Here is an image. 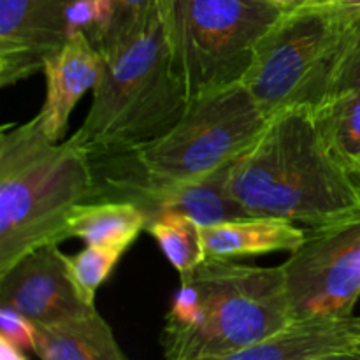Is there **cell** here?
Returning a JSON list of instances; mask_svg holds the SVG:
<instances>
[{
    "label": "cell",
    "mask_w": 360,
    "mask_h": 360,
    "mask_svg": "<svg viewBox=\"0 0 360 360\" xmlns=\"http://www.w3.org/2000/svg\"><path fill=\"white\" fill-rule=\"evenodd\" d=\"M229 192L248 214L309 229L360 213V183L323 134L315 105L271 116L229 169Z\"/></svg>",
    "instance_id": "1"
},
{
    "label": "cell",
    "mask_w": 360,
    "mask_h": 360,
    "mask_svg": "<svg viewBox=\"0 0 360 360\" xmlns=\"http://www.w3.org/2000/svg\"><path fill=\"white\" fill-rule=\"evenodd\" d=\"M94 162L72 139L51 141L37 115L0 132V274L69 239L67 220L97 199Z\"/></svg>",
    "instance_id": "2"
},
{
    "label": "cell",
    "mask_w": 360,
    "mask_h": 360,
    "mask_svg": "<svg viewBox=\"0 0 360 360\" xmlns=\"http://www.w3.org/2000/svg\"><path fill=\"white\" fill-rule=\"evenodd\" d=\"M102 58L86 118L70 136L94 164L136 155L164 136L188 105L172 69L160 7L139 37Z\"/></svg>",
    "instance_id": "3"
},
{
    "label": "cell",
    "mask_w": 360,
    "mask_h": 360,
    "mask_svg": "<svg viewBox=\"0 0 360 360\" xmlns=\"http://www.w3.org/2000/svg\"><path fill=\"white\" fill-rule=\"evenodd\" d=\"M186 280L199 295L197 316L186 329L162 330V352L169 360H234L294 319L281 266L206 257Z\"/></svg>",
    "instance_id": "4"
},
{
    "label": "cell",
    "mask_w": 360,
    "mask_h": 360,
    "mask_svg": "<svg viewBox=\"0 0 360 360\" xmlns=\"http://www.w3.org/2000/svg\"><path fill=\"white\" fill-rule=\"evenodd\" d=\"M283 13L260 0H160L172 69L188 101L243 81Z\"/></svg>",
    "instance_id": "5"
},
{
    "label": "cell",
    "mask_w": 360,
    "mask_h": 360,
    "mask_svg": "<svg viewBox=\"0 0 360 360\" xmlns=\"http://www.w3.org/2000/svg\"><path fill=\"white\" fill-rule=\"evenodd\" d=\"M267 122L246 84L238 81L190 98L164 136L123 158L151 181L200 178L234 164Z\"/></svg>",
    "instance_id": "6"
},
{
    "label": "cell",
    "mask_w": 360,
    "mask_h": 360,
    "mask_svg": "<svg viewBox=\"0 0 360 360\" xmlns=\"http://www.w3.org/2000/svg\"><path fill=\"white\" fill-rule=\"evenodd\" d=\"M343 23L334 0H308L285 11L257 46L243 83L267 118L327 95Z\"/></svg>",
    "instance_id": "7"
},
{
    "label": "cell",
    "mask_w": 360,
    "mask_h": 360,
    "mask_svg": "<svg viewBox=\"0 0 360 360\" xmlns=\"http://www.w3.org/2000/svg\"><path fill=\"white\" fill-rule=\"evenodd\" d=\"M281 269L294 319L352 315L360 297V213L306 231Z\"/></svg>",
    "instance_id": "8"
},
{
    "label": "cell",
    "mask_w": 360,
    "mask_h": 360,
    "mask_svg": "<svg viewBox=\"0 0 360 360\" xmlns=\"http://www.w3.org/2000/svg\"><path fill=\"white\" fill-rule=\"evenodd\" d=\"M74 0H0V88L42 72L69 39Z\"/></svg>",
    "instance_id": "9"
},
{
    "label": "cell",
    "mask_w": 360,
    "mask_h": 360,
    "mask_svg": "<svg viewBox=\"0 0 360 360\" xmlns=\"http://www.w3.org/2000/svg\"><path fill=\"white\" fill-rule=\"evenodd\" d=\"M0 306L34 323L58 322L95 309L77 290L58 245L28 253L0 274Z\"/></svg>",
    "instance_id": "10"
},
{
    "label": "cell",
    "mask_w": 360,
    "mask_h": 360,
    "mask_svg": "<svg viewBox=\"0 0 360 360\" xmlns=\"http://www.w3.org/2000/svg\"><path fill=\"white\" fill-rule=\"evenodd\" d=\"M104 58L83 32H72L65 44L46 62V97L37 118L51 141H63L69 118L77 102L94 90L101 77Z\"/></svg>",
    "instance_id": "11"
},
{
    "label": "cell",
    "mask_w": 360,
    "mask_h": 360,
    "mask_svg": "<svg viewBox=\"0 0 360 360\" xmlns=\"http://www.w3.org/2000/svg\"><path fill=\"white\" fill-rule=\"evenodd\" d=\"M360 359V316L292 319L287 327L234 360Z\"/></svg>",
    "instance_id": "12"
},
{
    "label": "cell",
    "mask_w": 360,
    "mask_h": 360,
    "mask_svg": "<svg viewBox=\"0 0 360 360\" xmlns=\"http://www.w3.org/2000/svg\"><path fill=\"white\" fill-rule=\"evenodd\" d=\"M206 257L239 259L274 252L292 253L306 238V229L276 217L236 218L210 227H200Z\"/></svg>",
    "instance_id": "13"
},
{
    "label": "cell",
    "mask_w": 360,
    "mask_h": 360,
    "mask_svg": "<svg viewBox=\"0 0 360 360\" xmlns=\"http://www.w3.org/2000/svg\"><path fill=\"white\" fill-rule=\"evenodd\" d=\"M32 354L42 360H125L111 326L98 309L58 320L35 323V347Z\"/></svg>",
    "instance_id": "14"
},
{
    "label": "cell",
    "mask_w": 360,
    "mask_h": 360,
    "mask_svg": "<svg viewBox=\"0 0 360 360\" xmlns=\"http://www.w3.org/2000/svg\"><path fill=\"white\" fill-rule=\"evenodd\" d=\"M150 221L137 202L120 197H98L79 204L67 220V232L86 245L129 250Z\"/></svg>",
    "instance_id": "15"
},
{
    "label": "cell",
    "mask_w": 360,
    "mask_h": 360,
    "mask_svg": "<svg viewBox=\"0 0 360 360\" xmlns=\"http://www.w3.org/2000/svg\"><path fill=\"white\" fill-rule=\"evenodd\" d=\"M146 231L160 246L165 259L179 273V280H186L204 262L200 225L178 211H164L151 218Z\"/></svg>",
    "instance_id": "16"
},
{
    "label": "cell",
    "mask_w": 360,
    "mask_h": 360,
    "mask_svg": "<svg viewBox=\"0 0 360 360\" xmlns=\"http://www.w3.org/2000/svg\"><path fill=\"white\" fill-rule=\"evenodd\" d=\"M315 112L333 150L348 165V160L360 153V90L347 88L327 94L315 105Z\"/></svg>",
    "instance_id": "17"
},
{
    "label": "cell",
    "mask_w": 360,
    "mask_h": 360,
    "mask_svg": "<svg viewBox=\"0 0 360 360\" xmlns=\"http://www.w3.org/2000/svg\"><path fill=\"white\" fill-rule=\"evenodd\" d=\"M160 0H111L108 30L98 44L102 56H112L143 34L158 13Z\"/></svg>",
    "instance_id": "18"
},
{
    "label": "cell",
    "mask_w": 360,
    "mask_h": 360,
    "mask_svg": "<svg viewBox=\"0 0 360 360\" xmlns=\"http://www.w3.org/2000/svg\"><path fill=\"white\" fill-rule=\"evenodd\" d=\"M125 250L86 245L76 255H65L67 267L83 299L95 304L98 287L104 283L123 257Z\"/></svg>",
    "instance_id": "19"
},
{
    "label": "cell",
    "mask_w": 360,
    "mask_h": 360,
    "mask_svg": "<svg viewBox=\"0 0 360 360\" xmlns=\"http://www.w3.org/2000/svg\"><path fill=\"white\" fill-rule=\"evenodd\" d=\"M359 88L360 90V13L343 30L334 58L327 94Z\"/></svg>",
    "instance_id": "20"
},
{
    "label": "cell",
    "mask_w": 360,
    "mask_h": 360,
    "mask_svg": "<svg viewBox=\"0 0 360 360\" xmlns=\"http://www.w3.org/2000/svg\"><path fill=\"white\" fill-rule=\"evenodd\" d=\"M0 336L23 352H34L35 323L11 308L0 306Z\"/></svg>",
    "instance_id": "21"
},
{
    "label": "cell",
    "mask_w": 360,
    "mask_h": 360,
    "mask_svg": "<svg viewBox=\"0 0 360 360\" xmlns=\"http://www.w3.org/2000/svg\"><path fill=\"white\" fill-rule=\"evenodd\" d=\"M334 4H336V9L340 13L345 30L347 25H350V21L360 13V0H334Z\"/></svg>",
    "instance_id": "22"
},
{
    "label": "cell",
    "mask_w": 360,
    "mask_h": 360,
    "mask_svg": "<svg viewBox=\"0 0 360 360\" xmlns=\"http://www.w3.org/2000/svg\"><path fill=\"white\" fill-rule=\"evenodd\" d=\"M0 359L2 360H27V352L18 348L6 338L0 336Z\"/></svg>",
    "instance_id": "23"
},
{
    "label": "cell",
    "mask_w": 360,
    "mask_h": 360,
    "mask_svg": "<svg viewBox=\"0 0 360 360\" xmlns=\"http://www.w3.org/2000/svg\"><path fill=\"white\" fill-rule=\"evenodd\" d=\"M260 2L271 4V6L278 7V9L288 11V9H294V7L301 6V4L308 2V0H260Z\"/></svg>",
    "instance_id": "24"
},
{
    "label": "cell",
    "mask_w": 360,
    "mask_h": 360,
    "mask_svg": "<svg viewBox=\"0 0 360 360\" xmlns=\"http://www.w3.org/2000/svg\"><path fill=\"white\" fill-rule=\"evenodd\" d=\"M348 167H350L352 174H354L360 183V153L357 155V157H354V158H350V160H348Z\"/></svg>",
    "instance_id": "25"
}]
</instances>
